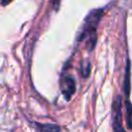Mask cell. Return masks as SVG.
<instances>
[{
  "label": "cell",
  "mask_w": 132,
  "mask_h": 132,
  "mask_svg": "<svg viewBox=\"0 0 132 132\" xmlns=\"http://www.w3.org/2000/svg\"><path fill=\"white\" fill-rule=\"evenodd\" d=\"M90 69H91V65H90V63L87 61L85 64H82V66H81V75L84 76V77H87L88 75H89V73H90Z\"/></svg>",
  "instance_id": "obj_6"
},
{
  "label": "cell",
  "mask_w": 132,
  "mask_h": 132,
  "mask_svg": "<svg viewBox=\"0 0 132 132\" xmlns=\"http://www.w3.org/2000/svg\"><path fill=\"white\" fill-rule=\"evenodd\" d=\"M11 0H2V5H6L7 3H9Z\"/></svg>",
  "instance_id": "obj_7"
},
{
  "label": "cell",
  "mask_w": 132,
  "mask_h": 132,
  "mask_svg": "<svg viewBox=\"0 0 132 132\" xmlns=\"http://www.w3.org/2000/svg\"><path fill=\"white\" fill-rule=\"evenodd\" d=\"M124 93L126 96V100H129L130 95V62L127 61L126 65V72H125V79H124Z\"/></svg>",
  "instance_id": "obj_3"
},
{
  "label": "cell",
  "mask_w": 132,
  "mask_h": 132,
  "mask_svg": "<svg viewBox=\"0 0 132 132\" xmlns=\"http://www.w3.org/2000/svg\"><path fill=\"white\" fill-rule=\"evenodd\" d=\"M61 90L66 100H70L75 92V80L71 76H66L61 82Z\"/></svg>",
  "instance_id": "obj_2"
},
{
  "label": "cell",
  "mask_w": 132,
  "mask_h": 132,
  "mask_svg": "<svg viewBox=\"0 0 132 132\" xmlns=\"http://www.w3.org/2000/svg\"><path fill=\"white\" fill-rule=\"evenodd\" d=\"M38 132H60V127L54 124H39L35 123Z\"/></svg>",
  "instance_id": "obj_5"
},
{
  "label": "cell",
  "mask_w": 132,
  "mask_h": 132,
  "mask_svg": "<svg viewBox=\"0 0 132 132\" xmlns=\"http://www.w3.org/2000/svg\"><path fill=\"white\" fill-rule=\"evenodd\" d=\"M111 126L113 132H127L122 122V97L117 95L111 104Z\"/></svg>",
  "instance_id": "obj_1"
},
{
  "label": "cell",
  "mask_w": 132,
  "mask_h": 132,
  "mask_svg": "<svg viewBox=\"0 0 132 132\" xmlns=\"http://www.w3.org/2000/svg\"><path fill=\"white\" fill-rule=\"evenodd\" d=\"M125 120L128 129L132 130V103L130 100L125 101Z\"/></svg>",
  "instance_id": "obj_4"
}]
</instances>
